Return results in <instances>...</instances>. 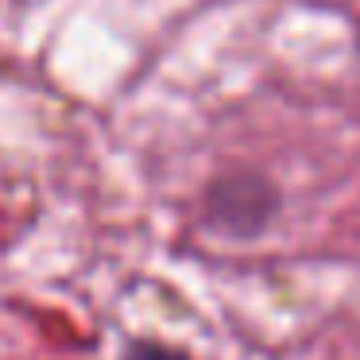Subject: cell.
<instances>
[{
  "label": "cell",
  "instance_id": "obj_1",
  "mask_svg": "<svg viewBox=\"0 0 360 360\" xmlns=\"http://www.w3.org/2000/svg\"><path fill=\"white\" fill-rule=\"evenodd\" d=\"M279 213V190L256 171H229L205 194V225L233 240L259 236Z\"/></svg>",
  "mask_w": 360,
  "mask_h": 360
},
{
  "label": "cell",
  "instance_id": "obj_2",
  "mask_svg": "<svg viewBox=\"0 0 360 360\" xmlns=\"http://www.w3.org/2000/svg\"><path fill=\"white\" fill-rule=\"evenodd\" d=\"M117 360H190L182 349H171V345L163 341H151V337H136V341H128L124 349H120Z\"/></svg>",
  "mask_w": 360,
  "mask_h": 360
},
{
  "label": "cell",
  "instance_id": "obj_3",
  "mask_svg": "<svg viewBox=\"0 0 360 360\" xmlns=\"http://www.w3.org/2000/svg\"><path fill=\"white\" fill-rule=\"evenodd\" d=\"M356 47H360V35H356Z\"/></svg>",
  "mask_w": 360,
  "mask_h": 360
}]
</instances>
